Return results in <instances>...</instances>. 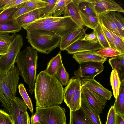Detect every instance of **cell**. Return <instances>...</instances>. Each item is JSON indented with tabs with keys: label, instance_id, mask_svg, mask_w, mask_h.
Instances as JSON below:
<instances>
[{
	"label": "cell",
	"instance_id": "obj_51",
	"mask_svg": "<svg viewBox=\"0 0 124 124\" xmlns=\"http://www.w3.org/2000/svg\"><path fill=\"white\" fill-rule=\"evenodd\" d=\"M13 0H1L0 4V10H3L4 8Z\"/></svg>",
	"mask_w": 124,
	"mask_h": 124
},
{
	"label": "cell",
	"instance_id": "obj_54",
	"mask_svg": "<svg viewBox=\"0 0 124 124\" xmlns=\"http://www.w3.org/2000/svg\"><path fill=\"white\" fill-rule=\"evenodd\" d=\"M28 124H30V123H28Z\"/></svg>",
	"mask_w": 124,
	"mask_h": 124
},
{
	"label": "cell",
	"instance_id": "obj_16",
	"mask_svg": "<svg viewBox=\"0 0 124 124\" xmlns=\"http://www.w3.org/2000/svg\"><path fill=\"white\" fill-rule=\"evenodd\" d=\"M73 58L78 63L85 62H101L104 63L107 58L100 55L95 51H84L73 54Z\"/></svg>",
	"mask_w": 124,
	"mask_h": 124
},
{
	"label": "cell",
	"instance_id": "obj_12",
	"mask_svg": "<svg viewBox=\"0 0 124 124\" xmlns=\"http://www.w3.org/2000/svg\"><path fill=\"white\" fill-rule=\"evenodd\" d=\"M102 48L99 42L92 43L82 40H78L68 47L65 50L70 54L84 51H95Z\"/></svg>",
	"mask_w": 124,
	"mask_h": 124
},
{
	"label": "cell",
	"instance_id": "obj_50",
	"mask_svg": "<svg viewBox=\"0 0 124 124\" xmlns=\"http://www.w3.org/2000/svg\"><path fill=\"white\" fill-rule=\"evenodd\" d=\"M116 124H124V115L116 114Z\"/></svg>",
	"mask_w": 124,
	"mask_h": 124
},
{
	"label": "cell",
	"instance_id": "obj_18",
	"mask_svg": "<svg viewBox=\"0 0 124 124\" xmlns=\"http://www.w3.org/2000/svg\"><path fill=\"white\" fill-rule=\"evenodd\" d=\"M43 8L35 9L21 16L16 19L17 22L21 28L26 26L40 19Z\"/></svg>",
	"mask_w": 124,
	"mask_h": 124
},
{
	"label": "cell",
	"instance_id": "obj_19",
	"mask_svg": "<svg viewBox=\"0 0 124 124\" xmlns=\"http://www.w3.org/2000/svg\"><path fill=\"white\" fill-rule=\"evenodd\" d=\"M81 107L93 124H103L100 117L95 112L83 95L81 93Z\"/></svg>",
	"mask_w": 124,
	"mask_h": 124
},
{
	"label": "cell",
	"instance_id": "obj_40",
	"mask_svg": "<svg viewBox=\"0 0 124 124\" xmlns=\"http://www.w3.org/2000/svg\"><path fill=\"white\" fill-rule=\"evenodd\" d=\"M96 53L106 58L113 57L122 54L118 51L110 47H102L97 51Z\"/></svg>",
	"mask_w": 124,
	"mask_h": 124
},
{
	"label": "cell",
	"instance_id": "obj_47",
	"mask_svg": "<svg viewBox=\"0 0 124 124\" xmlns=\"http://www.w3.org/2000/svg\"><path fill=\"white\" fill-rule=\"evenodd\" d=\"M28 0H13V1L4 7L3 10L10 8L17 7L20 5Z\"/></svg>",
	"mask_w": 124,
	"mask_h": 124
},
{
	"label": "cell",
	"instance_id": "obj_36",
	"mask_svg": "<svg viewBox=\"0 0 124 124\" xmlns=\"http://www.w3.org/2000/svg\"><path fill=\"white\" fill-rule=\"evenodd\" d=\"M47 4V2L45 0H28L19 5L17 7L19 6H25L37 9L44 8Z\"/></svg>",
	"mask_w": 124,
	"mask_h": 124
},
{
	"label": "cell",
	"instance_id": "obj_28",
	"mask_svg": "<svg viewBox=\"0 0 124 124\" xmlns=\"http://www.w3.org/2000/svg\"><path fill=\"white\" fill-rule=\"evenodd\" d=\"M81 17L84 26L94 30L99 23L98 15L94 16L80 11Z\"/></svg>",
	"mask_w": 124,
	"mask_h": 124
},
{
	"label": "cell",
	"instance_id": "obj_33",
	"mask_svg": "<svg viewBox=\"0 0 124 124\" xmlns=\"http://www.w3.org/2000/svg\"><path fill=\"white\" fill-rule=\"evenodd\" d=\"M45 1L47 2L48 4L45 7L43 8L40 19L53 16L57 0H45Z\"/></svg>",
	"mask_w": 124,
	"mask_h": 124
},
{
	"label": "cell",
	"instance_id": "obj_11",
	"mask_svg": "<svg viewBox=\"0 0 124 124\" xmlns=\"http://www.w3.org/2000/svg\"><path fill=\"white\" fill-rule=\"evenodd\" d=\"M11 103L8 114L14 124H22L23 116L27 110V106L23 100L16 96Z\"/></svg>",
	"mask_w": 124,
	"mask_h": 124
},
{
	"label": "cell",
	"instance_id": "obj_1",
	"mask_svg": "<svg viewBox=\"0 0 124 124\" xmlns=\"http://www.w3.org/2000/svg\"><path fill=\"white\" fill-rule=\"evenodd\" d=\"M63 85L55 76L44 70L36 76L34 92L36 107L44 108L61 104L63 100Z\"/></svg>",
	"mask_w": 124,
	"mask_h": 124
},
{
	"label": "cell",
	"instance_id": "obj_42",
	"mask_svg": "<svg viewBox=\"0 0 124 124\" xmlns=\"http://www.w3.org/2000/svg\"><path fill=\"white\" fill-rule=\"evenodd\" d=\"M0 124H14L10 115L1 109H0Z\"/></svg>",
	"mask_w": 124,
	"mask_h": 124
},
{
	"label": "cell",
	"instance_id": "obj_38",
	"mask_svg": "<svg viewBox=\"0 0 124 124\" xmlns=\"http://www.w3.org/2000/svg\"><path fill=\"white\" fill-rule=\"evenodd\" d=\"M81 89L73 97L69 104L68 107L70 111H75L81 107Z\"/></svg>",
	"mask_w": 124,
	"mask_h": 124
},
{
	"label": "cell",
	"instance_id": "obj_24",
	"mask_svg": "<svg viewBox=\"0 0 124 124\" xmlns=\"http://www.w3.org/2000/svg\"><path fill=\"white\" fill-rule=\"evenodd\" d=\"M62 17H51L39 19L23 28L27 31L31 30L40 29L51 23L58 20Z\"/></svg>",
	"mask_w": 124,
	"mask_h": 124
},
{
	"label": "cell",
	"instance_id": "obj_27",
	"mask_svg": "<svg viewBox=\"0 0 124 124\" xmlns=\"http://www.w3.org/2000/svg\"><path fill=\"white\" fill-rule=\"evenodd\" d=\"M113 106L116 114L124 115V80L121 82L118 95Z\"/></svg>",
	"mask_w": 124,
	"mask_h": 124
},
{
	"label": "cell",
	"instance_id": "obj_37",
	"mask_svg": "<svg viewBox=\"0 0 124 124\" xmlns=\"http://www.w3.org/2000/svg\"><path fill=\"white\" fill-rule=\"evenodd\" d=\"M55 76L62 84L64 86L67 85L70 79L69 74L63 64L60 67Z\"/></svg>",
	"mask_w": 124,
	"mask_h": 124
},
{
	"label": "cell",
	"instance_id": "obj_17",
	"mask_svg": "<svg viewBox=\"0 0 124 124\" xmlns=\"http://www.w3.org/2000/svg\"><path fill=\"white\" fill-rule=\"evenodd\" d=\"M81 85L87 88L105 98L107 100L110 99L113 95L112 92L104 88L94 79L81 81Z\"/></svg>",
	"mask_w": 124,
	"mask_h": 124
},
{
	"label": "cell",
	"instance_id": "obj_48",
	"mask_svg": "<svg viewBox=\"0 0 124 124\" xmlns=\"http://www.w3.org/2000/svg\"><path fill=\"white\" fill-rule=\"evenodd\" d=\"M40 118L38 113L36 111L34 115H32L31 118L30 124H36L40 122Z\"/></svg>",
	"mask_w": 124,
	"mask_h": 124
},
{
	"label": "cell",
	"instance_id": "obj_7",
	"mask_svg": "<svg viewBox=\"0 0 124 124\" xmlns=\"http://www.w3.org/2000/svg\"><path fill=\"white\" fill-rule=\"evenodd\" d=\"M79 28L70 17L63 16L40 29L53 32L61 38Z\"/></svg>",
	"mask_w": 124,
	"mask_h": 124
},
{
	"label": "cell",
	"instance_id": "obj_10",
	"mask_svg": "<svg viewBox=\"0 0 124 124\" xmlns=\"http://www.w3.org/2000/svg\"><path fill=\"white\" fill-rule=\"evenodd\" d=\"M93 4L96 12L101 14L111 11L124 13L123 8L113 0H89Z\"/></svg>",
	"mask_w": 124,
	"mask_h": 124
},
{
	"label": "cell",
	"instance_id": "obj_4",
	"mask_svg": "<svg viewBox=\"0 0 124 124\" xmlns=\"http://www.w3.org/2000/svg\"><path fill=\"white\" fill-rule=\"evenodd\" d=\"M27 31L28 42L39 52L48 54L59 46L61 37L53 32L41 29Z\"/></svg>",
	"mask_w": 124,
	"mask_h": 124
},
{
	"label": "cell",
	"instance_id": "obj_31",
	"mask_svg": "<svg viewBox=\"0 0 124 124\" xmlns=\"http://www.w3.org/2000/svg\"><path fill=\"white\" fill-rule=\"evenodd\" d=\"M80 11L94 16H96V14L92 4L89 0H80L79 4Z\"/></svg>",
	"mask_w": 124,
	"mask_h": 124
},
{
	"label": "cell",
	"instance_id": "obj_46",
	"mask_svg": "<svg viewBox=\"0 0 124 124\" xmlns=\"http://www.w3.org/2000/svg\"><path fill=\"white\" fill-rule=\"evenodd\" d=\"M82 40L93 43L99 42L97 33L94 30L90 34L85 33Z\"/></svg>",
	"mask_w": 124,
	"mask_h": 124
},
{
	"label": "cell",
	"instance_id": "obj_9",
	"mask_svg": "<svg viewBox=\"0 0 124 124\" xmlns=\"http://www.w3.org/2000/svg\"><path fill=\"white\" fill-rule=\"evenodd\" d=\"M81 93L87 100L90 105L98 115L102 114L107 102V100L104 97L92 90L82 86Z\"/></svg>",
	"mask_w": 124,
	"mask_h": 124
},
{
	"label": "cell",
	"instance_id": "obj_5",
	"mask_svg": "<svg viewBox=\"0 0 124 124\" xmlns=\"http://www.w3.org/2000/svg\"><path fill=\"white\" fill-rule=\"evenodd\" d=\"M39 115L41 124H64L66 123V110L59 105L44 108L36 107Z\"/></svg>",
	"mask_w": 124,
	"mask_h": 124
},
{
	"label": "cell",
	"instance_id": "obj_34",
	"mask_svg": "<svg viewBox=\"0 0 124 124\" xmlns=\"http://www.w3.org/2000/svg\"><path fill=\"white\" fill-rule=\"evenodd\" d=\"M19 93L23 100L32 113H33V107L31 99L29 96L23 84H20L18 86Z\"/></svg>",
	"mask_w": 124,
	"mask_h": 124
},
{
	"label": "cell",
	"instance_id": "obj_23",
	"mask_svg": "<svg viewBox=\"0 0 124 124\" xmlns=\"http://www.w3.org/2000/svg\"><path fill=\"white\" fill-rule=\"evenodd\" d=\"M63 64L60 52L52 57L48 62L46 69L44 71L49 75L55 76L59 69Z\"/></svg>",
	"mask_w": 124,
	"mask_h": 124
},
{
	"label": "cell",
	"instance_id": "obj_29",
	"mask_svg": "<svg viewBox=\"0 0 124 124\" xmlns=\"http://www.w3.org/2000/svg\"><path fill=\"white\" fill-rule=\"evenodd\" d=\"M104 14H106L112 19L124 35V18L119 12L111 11Z\"/></svg>",
	"mask_w": 124,
	"mask_h": 124
},
{
	"label": "cell",
	"instance_id": "obj_32",
	"mask_svg": "<svg viewBox=\"0 0 124 124\" xmlns=\"http://www.w3.org/2000/svg\"><path fill=\"white\" fill-rule=\"evenodd\" d=\"M18 8L15 7L3 10L0 13V24L6 23L14 19L13 17Z\"/></svg>",
	"mask_w": 124,
	"mask_h": 124
},
{
	"label": "cell",
	"instance_id": "obj_13",
	"mask_svg": "<svg viewBox=\"0 0 124 124\" xmlns=\"http://www.w3.org/2000/svg\"><path fill=\"white\" fill-rule=\"evenodd\" d=\"M87 28H84V26L79 28L61 37L59 46L60 51L65 50L75 42L82 40Z\"/></svg>",
	"mask_w": 124,
	"mask_h": 124
},
{
	"label": "cell",
	"instance_id": "obj_25",
	"mask_svg": "<svg viewBox=\"0 0 124 124\" xmlns=\"http://www.w3.org/2000/svg\"><path fill=\"white\" fill-rule=\"evenodd\" d=\"M14 36V34L0 33V55L7 53Z\"/></svg>",
	"mask_w": 124,
	"mask_h": 124
},
{
	"label": "cell",
	"instance_id": "obj_52",
	"mask_svg": "<svg viewBox=\"0 0 124 124\" xmlns=\"http://www.w3.org/2000/svg\"><path fill=\"white\" fill-rule=\"evenodd\" d=\"M36 124H41L40 122H39Z\"/></svg>",
	"mask_w": 124,
	"mask_h": 124
},
{
	"label": "cell",
	"instance_id": "obj_6",
	"mask_svg": "<svg viewBox=\"0 0 124 124\" xmlns=\"http://www.w3.org/2000/svg\"><path fill=\"white\" fill-rule=\"evenodd\" d=\"M15 36L7 53L0 56V73L8 72L15 65L16 60L23 45V39L20 34Z\"/></svg>",
	"mask_w": 124,
	"mask_h": 124
},
{
	"label": "cell",
	"instance_id": "obj_26",
	"mask_svg": "<svg viewBox=\"0 0 124 124\" xmlns=\"http://www.w3.org/2000/svg\"><path fill=\"white\" fill-rule=\"evenodd\" d=\"M22 29L17 22L16 19L9 22L0 24V33H12L19 32Z\"/></svg>",
	"mask_w": 124,
	"mask_h": 124
},
{
	"label": "cell",
	"instance_id": "obj_39",
	"mask_svg": "<svg viewBox=\"0 0 124 124\" xmlns=\"http://www.w3.org/2000/svg\"><path fill=\"white\" fill-rule=\"evenodd\" d=\"M93 30L97 33L99 42L102 47H110L103 31L101 25L99 23Z\"/></svg>",
	"mask_w": 124,
	"mask_h": 124
},
{
	"label": "cell",
	"instance_id": "obj_43",
	"mask_svg": "<svg viewBox=\"0 0 124 124\" xmlns=\"http://www.w3.org/2000/svg\"><path fill=\"white\" fill-rule=\"evenodd\" d=\"M101 25L105 37L110 47L117 50L115 44L114 39L113 36L105 27L103 25Z\"/></svg>",
	"mask_w": 124,
	"mask_h": 124
},
{
	"label": "cell",
	"instance_id": "obj_45",
	"mask_svg": "<svg viewBox=\"0 0 124 124\" xmlns=\"http://www.w3.org/2000/svg\"><path fill=\"white\" fill-rule=\"evenodd\" d=\"M34 9H35L30 7L19 6L15 13L13 18L14 19H16L21 16Z\"/></svg>",
	"mask_w": 124,
	"mask_h": 124
},
{
	"label": "cell",
	"instance_id": "obj_21",
	"mask_svg": "<svg viewBox=\"0 0 124 124\" xmlns=\"http://www.w3.org/2000/svg\"><path fill=\"white\" fill-rule=\"evenodd\" d=\"M99 23L107 30L124 40L123 35L112 19L106 14H98Z\"/></svg>",
	"mask_w": 124,
	"mask_h": 124
},
{
	"label": "cell",
	"instance_id": "obj_2",
	"mask_svg": "<svg viewBox=\"0 0 124 124\" xmlns=\"http://www.w3.org/2000/svg\"><path fill=\"white\" fill-rule=\"evenodd\" d=\"M38 60V51L32 47L28 46L19 52L15 62L20 75L29 86L31 94L34 92Z\"/></svg>",
	"mask_w": 124,
	"mask_h": 124
},
{
	"label": "cell",
	"instance_id": "obj_3",
	"mask_svg": "<svg viewBox=\"0 0 124 124\" xmlns=\"http://www.w3.org/2000/svg\"><path fill=\"white\" fill-rule=\"evenodd\" d=\"M20 75L18 68L14 65L5 73H0V102L4 110L8 113L11 102L16 95Z\"/></svg>",
	"mask_w": 124,
	"mask_h": 124
},
{
	"label": "cell",
	"instance_id": "obj_44",
	"mask_svg": "<svg viewBox=\"0 0 124 124\" xmlns=\"http://www.w3.org/2000/svg\"><path fill=\"white\" fill-rule=\"evenodd\" d=\"M116 113L113 106H111L108 114L106 124H116Z\"/></svg>",
	"mask_w": 124,
	"mask_h": 124
},
{
	"label": "cell",
	"instance_id": "obj_35",
	"mask_svg": "<svg viewBox=\"0 0 124 124\" xmlns=\"http://www.w3.org/2000/svg\"><path fill=\"white\" fill-rule=\"evenodd\" d=\"M72 1V0H57L53 16L59 17L64 14L66 6Z\"/></svg>",
	"mask_w": 124,
	"mask_h": 124
},
{
	"label": "cell",
	"instance_id": "obj_20",
	"mask_svg": "<svg viewBox=\"0 0 124 124\" xmlns=\"http://www.w3.org/2000/svg\"><path fill=\"white\" fill-rule=\"evenodd\" d=\"M108 62L113 70H116L121 82L124 80V54L112 57Z\"/></svg>",
	"mask_w": 124,
	"mask_h": 124
},
{
	"label": "cell",
	"instance_id": "obj_14",
	"mask_svg": "<svg viewBox=\"0 0 124 124\" xmlns=\"http://www.w3.org/2000/svg\"><path fill=\"white\" fill-rule=\"evenodd\" d=\"M80 0H72L66 7L63 17L69 16L80 28L84 26L80 14Z\"/></svg>",
	"mask_w": 124,
	"mask_h": 124
},
{
	"label": "cell",
	"instance_id": "obj_49",
	"mask_svg": "<svg viewBox=\"0 0 124 124\" xmlns=\"http://www.w3.org/2000/svg\"><path fill=\"white\" fill-rule=\"evenodd\" d=\"M31 122V118L27 111L24 113L22 117V124H28Z\"/></svg>",
	"mask_w": 124,
	"mask_h": 124
},
{
	"label": "cell",
	"instance_id": "obj_53",
	"mask_svg": "<svg viewBox=\"0 0 124 124\" xmlns=\"http://www.w3.org/2000/svg\"><path fill=\"white\" fill-rule=\"evenodd\" d=\"M1 0H0V2H1Z\"/></svg>",
	"mask_w": 124,
	"mask_h": 124
},
{
	"label": "cell",
	"instance_id": "obj_8",
	"mask_svg": "<svg viewBox=\"0 0 124 124\" xmlns=\"http://www.w3.org/2000/svg\"><path fill=\"white\" fill-rule=\"evenodd\" d=\"M103 63L101 62H85L79 63L78 69L74 72L75 78L81 81L94 79L95 76L103 70Z\"/></svg>",
	"mask_w": 124,
	"mask_h": 124
},
{
	"label": "cell",
	"instance_id": "obj_30",
	"mask_svg": "<svg viewBox=\"0 0 124 124\" xmlns=\"http://www.w3.org/2000/svg\"><path fill=\"white\" fill-rule=\"evenodd\" d=\"M110 82L113 91V95L116 99L118 95L121 82L118 75L115 69L112 71L110 77Z\"/></svg>",
	"mask_w": 124,
	"mask_h": 124
},
{
	"label": "cell",
	"instance_id": "obj_15",
	"mask_svg": "<svg viewBox=\"0 0 124 124\" xmlns=\"http://www.w3.org/2000/svg\"><path fill=\"white\" fill-rule=\"evenodd\" d=\"M81 81L79 78H72L63 88V100L68 107L72 98L81 88Z\"/></svg>",
	"mask_w": 124,
	"mask_h": 124
},
{
	"label": "cell",
	"instance_id": "obj_41",
	"mask_svg": "<svg viewBox=\"0 0 124 124\" xmlns=\"http://www.w3.org/2000/svg\"><path fill=\"white\" fill-rule=\"evenodd\" d=\"M114 39L116 50L122 54H124V40L108 30Z\"/></svg>",
	"mask_w": 124,
	"mask_h": 124
},
{
	"label": "cell",
	"instance_id": "obj_22",
	"mask_svg": "<svg viewBox=\"0 0 124 124\" xmlns=\"http://www.w3.org/2000/svg\"><path fill=\"white\" fill-rule=\"evenodd\" d=\"M70 124H93L83 108L70 111Z\"/></svg>",
	"mask_w": 124,
	"mask_h": 124
}]
</instances>
